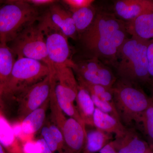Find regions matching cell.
<instances>
[{
    "label": "cell",
    "mask_w": 153,
    "mask_h": 153,
    "mask_svg": "<svg viewBox=\"0 0 153 153\" xmlns=\"http://www.w3.org/2000/svg\"><path fill=\"white\" fill-rule=\"evenodd\" d=\"M125 22L114 14H96L90 26L80 34L82 46L88 58H97L114 67L119 49L128 38Z\"/></svg>",
    "instance_id": "6da1fadb"
},
{
    "label": "cell",
    "mask_w": 153,
    "mask_h": 153,
    "mask_svg": "<svg viewBox=\"0 0 153 153\" xmlns=\"http://www.w3.org/2000/svg\"><path fill=\"white\" fill-rule=\"evenodd\" d=\"M149 42L133 36L127 38L118 51L114 66L119 78L149 89L150 79L147 50Z\"/></svg>",
    "instance_id": "7a4b0ae2"
},
{
    "label": "cell",
    "mask_w": 153,
    "mask_h": 153,
    "mask_svg": "<svg viewBox=\"0 0 153 153\" xmlns=\"http://www.w3.org/2000/svg\"><path fill=\"white\" fill-rule=\"evenodd\" d=\"M115 107L122 123L140 129L143 115L153 99L140 85L119 78L112 87Z\"/></svg>",
    "instance_id": "3957f363"
},
{
    "label": "cell",
    "mask_w": 153,
    "mask_h": 153,
    "mask_svg": "<svg viewBox=\"0 0 153 153\" xmlns=\"http://www.w3.org/2000/svg\"><path fill=\"white\" fill-rule=\"evenodd\" d=\"M38 18L36 7L26 1H8L0 4V43L8 45Z\"/></svg>",
    "instance_id": "277c9868"
},
{
    "label": "cell",
    "mask_w": 153,
    "mask_h": 153,
    "mask_svg": "<svg viewBox=\"0 0 153 153\" xmlns=\"http://www.w3.org/2000/svg\"><path fill=\"white\" fill-rule=\"evenodd\" d=\"M39 18L24 28L10 42L11 45L10 47L17 57H26L42 62L49 67L50 74H52L54 65L48 56L45 37Z\"/></svg>",
    "instance_id": "5b68a950"
},
{
    "label": "cell",
    "mask_w": 153,
    "mask_h": 153,
    "mask_svg": "<svg viewBox=\"0 0 153 153\" xmlns=\"http://www.w3.org/2000/svg\"><path fill=\"white\" fill-rule=\"evenodd\" d=\"M50 74L49 67L42 62L26 57H17L5 88L4 95L17 97Z\"/></svg>",
    "instance_id": "8992f818"
},
{
    "label": "cell",
    "mask_w": 153,
    "mask_h": 153,
    "mask_svg": "<svg viewBox=\"0 0 153 153\" xmlns=\"http://www.w3.org/2000/svg\"><path fill=\"white\" fill-rule=\"evenodd\" d=\"M46 41L49 60L53 65H66L72 67L74 62L70 58L68 38L52 22L48 12L39 19Z\"/></svg>",
    "instance_id": "52a82bcc"
},
{
    "label": "cell",
    "mask_w": 153,
    "mask_h": 153,
    "mask_svg": "<svg viewBox=\"0 0 153 153\" xmlns=\"http://www.w3.org/2000/svg\"><path fill=\"white\" fill-rule=\"evenodd\" d=\"M71 68L76 73L77 81L111 88L117 79L109 67L94 57L74 62Z\"/></svg>",
    "instance_id": "ba28073f"
},
{
    "label": "cell",
    "mask_w": 153,
    "mask_h": 153,
    "mask_svg": "<svg viewBox=\"0 0 153 153\" xmlns=\"http://www.w3.org/2000/svg\"><path fill=\"white\" fill-rule=\"evenodd\" d=\"M53 76L49 74L44 79L34 84L17 96L19 106L18 113L22 120L50 98Z\"/></svg>",
    "instance_id": "9c48e42d"
},
{
    "label": "cell",
    "mask_w": 153,
    "mask_h": 153,
    "mask_svg": "<svg viewBox=\"0 0 153 153\" xmlns=\"http://www.w3.org/2000/svg\"><path fill=\"white\" fill-rule=\"evenodd\" d=\"M49 98L40 107L30 113L19 123L12 126L14 133L22 145L34 140L35 134L44 126Z\"/></svg>",
    "instance_id": "30bf717a"
},
{
    "label": "cell",
    "mask_w": 153,
    "mask_h": 153,
    "mask_svg": "<svg viewBox=\"0 0 153 153\" xmlns=\"http://www.w3.org/2000/svg\"><path fill=\"white\" fill-rule=\"evenodd\" d=\"M64 138V153H82L86 141L85 127L74 119L67 118L61 128Z\"/></svg>",
    "instance_id": "8fae6325"
},
{
    "label": "cell",
    "mask_w": 153,
    "mask_h": 153,
    "mask_svg": "<svg viewBox=\"0 0 153 153\" xmlns=\"http://www.w3.org/2000/svg\"><path fill=\"white\" fill-rule=\"evenodd\" d=\"M117 153H150L153 152L134 128L126 127L125 131L113 140Z\"/></svg>",
    "instance_id": "7c38bea8"
},
{
    "label": "cell",
    "mask_w": 153,
    "mask_h": 153,
    "mask_svg": "<svg viewBox=\"0 0 153 153\" xmlns=\"http://www.w3.org/2000/svg\"><path fill=\"white\" fill-rule=\"evenodd\" d=\"M115 12L127 21L153 13V0H120L114 3Z\"/></svg>",
    "instance_id": "4fadbf2b"
},
{
    "label": "cell",
    "mask_w": 153,
    "mask_h": 153,
    "mask_svg": "<svg viewBox=\"0 0 153 153\" xmlns=\"http://www.w3.org/2000/svg\"><path fill=\"white\" fill-rule=\"evenodd\" d=\"M53 76L55 82L62 88L65 95L70 100L75 101L78 83L73 69L66 65H54Z\"/></svg>",
    "instance_id": "5bb4252c"
},
{
    "label": "cell",
    "mask_w": 153,
    "mask_h": 153,
    "mask_svg": "<svg viewBox=\"0 0 153 153\" xmlns=\"http://www.w3.org/2000/svg\"><path fill=\"white\" fill-rule=\"evenodd\" d=\"M49 16L54 24L67 37L74 38L77 33L72 13L63 8L57 2L49 6Z\"/></svg>",
    "instance_id": "9a60e30c"
},
{
    "label": "cell",
    "mask_w": 153,
    "mask_h": 153,
    "mask_svg": "<svg viewBox=\"0 0 153 153\" xmlns=\"http://www.w3.org/2000/svg\"><path fill=\"white\" fill-rule=\"evenodd\" d=\"M128 34L145 41L153 40V13L125 22Z\"/></svg>",
    "instance_id": "2e32d148"
},
{
    "label": "cell",
    "mask_w": 153,
    "mask_h": 153,
    "mask_svg": "<svg viewBox=\"0 0 153 153\" xmlns=\"http://www.w3.org/2000/svg\"><path fill=\"white\" fill-rule=\"evenodd\" d=\"M94 127L109 134H114L115 137L120 136L126 127L121 122L110 115L105 113L96 108L93 116Z\"/></svg>",
    "instance_id": "e0dca14e"
},
{
    "label": "cell",
    "mask_w": 153,
    "mask_h": 153,
    "mask_svg": "<svg viewBox=\"0 0 153 153\" xmlns=\"http://www.w3.org/2000/svg\"><path fill=\"white\" fill-rule=\"evenodd\" d=\"M0 143L7 153H25L12 126L0 112Z\"/></svg>",
    "instance_id": "ac0fdd59"
},
{
    "label": "cell",
    "mask_w": 153,
    "mask_h": 153,
    "mask_svg": "<svg viewBox=\"0 0 153 153\" xmlns=\"http://www.w3.org/2000/svg\"><path fill=\"white\" fill-rule=\"evenodd\" d=\"M78 91L75 99L76 108L85 126L94 127V105L90 93L82 85L78 84Z\"/></svg>",
    "instance_id": "d6986e66"
},
{
    "label": "cell",
    "mask_w": 153,
    "mask_h": 153,
    "mask_svg": "<svg viewBox=\"0 0 153 153\" xmlns=\"http://www.w3.org/2000/svg\"><path fill=\"white\" fill-rule=\"evenodd\" d=\"M16 56L8 45L0 43V84L4 90L16 60Z\"/></svg>",
    "instance_id": "ffe728a7"
},
{
    "label": "cell",
    "mask_w": 153,
    "mask_h": 153,
    "mask_svg": "<svg viewBox=\"0 0 153 153\" xmlns=\"http://www.w3.org/2000/svg\"><path fill=\"white\" fill-rule=\"evenodd\" d=\"M111 134L106 133L96 128L86 131V141L81 153H97L112 141Z\"/></svg>",
    "instance_id": "44dd1931"
},
{
    "label": "cell",
    "mask_w": 153,
    "mask_h": 153,
    "mask_svg": "<svg viewBox=\"0 0 153 153\" xmlns=\"http://www.w3.org/2000/svg\"><path fill=\"white\" fill-rule=\"evenodd\" d=\"M54 90L56 100L59 106L63 113L69 117L72 118L78 121L82 126L85 127V124L82 121L79 116L76 107L74 102L71 101L65 95L60 85L55 82L54 77Z\"/></svg>",
    "instance_id": "7402d4cb"
},
{
    "label": "cell",
    "mask_w": 153,
    "mask_h": 153,
    "mask_svg": "<svg viewBox=\"0 0 153 153\" xmlns=\"http://www.w3.org/2000/svg\"><path fill=\"white\" fill-rule=\"evenodd\" d=\"M95 9L92 6L72 13L77 33L80 35L90 26L95 18Z\"/></svg>",
    "instance_id": "603a6c76"
},
{
    "label": "cell",
    "mask_w": 153,
    "mask_h": 153,
    "mask_svg": "<svg viewBox=\"0 0 153 153\" xmlns=\"http://www.w3.org/2000/svg\"><path fill=\"white\" fill-rule=\"evenodd\" d=\"M153 99V98H152ZM141 131L143 133L151 149H153V99L143 115Z\"/></svg>",
    "instance_id": "cb8c5ba5"
},
{
    "label": "cell",
    "mask_w": 153,
    "mask_h": 153,
    "mask_svg": "<svg viewBox=\"0 0 153 153\" xmlns=\"http://www.w3.org/2000/svg\"><path fill=\"white\" fill-rule=\"evenodd\" d=\"M49 106L51 110V118L52 123L57 126L61 131L67 118L56 100L54 90V80L52 82V90L50 96Z\"/></svg>",
    "instance_id": "d4e9b609"
},
{
    "label": "cell",
    "mask_w": 153,
    "mask_h": 153,
    "mask_svg": "<svg viewBox=\"0 0 153 153\" xmlns=\"http://www.w3.org/2000/svg\"><path fill=\"white\" fill-rule=\"evenodd\" d=\"M77 82L78 84L83 86L91 94L96 96L102 100L114 104L112 88H108L97 84H91L82 81Z\"/></svg>",
    "instance_id": "484cf974"
},
{
    "label": "cell",
    "mask_w": 153,
    "mask_h": 153,
    "mask_svg": "<svg viewBox=\"0 0 153 153\" xmlns=\"http://www.w3.org/2000/svg\"><path fill=\"white\" fill-rule=\"evenodd\" d=\"M90 94L95 108H98L102 112L110 115L117 119L120 121L114 104L102 100L93 94Z\"/></svg>",
    "instance_id": "4316f807"
},
{
    "label": "cell",
    "mask_w": 153,
    "mask_h": 153,
    "mask_svg": "<svg viewBox=\"0 0 153 153\" xmlns=\"http://www.w3.org/2000/svg\"><path fill=\"white\" fill-rule=\"evenodd\" d=\"M25 153H53L42 137L24 146Z\"/></svg>",
    "instance_id": "83f0119b"
},
{
    "label": "cell",
    "mask_w": 153,
    "mask_h": 153,
    "mask_svg": "<svg viewBox=\"0 0 153 153\" xmlns=\"http://www.w3.org/2000/svg\"><path fill=\"white\" fill-rule=\"evenodd\" d=\"M41 137L44 139L53 153H59V148L48 126H43L41 129Z\"/></svg>",
    "instance_id": "f1b7e54d"
},
{
    "label": "cell",
    "mask_w": 153,
    "mask_h": 153,
    "mask_svg": "<svg viewBox=\"0 0 153 153\" xmlns=\"http://www.w3.org/2000/svg\"><path fill=\"white\" fill-rule=\"evenodd\" d=\"M147 57L148 71L149 75L150 82L149 90L151 92V97L153 96V40L150 41L148 47Z\"/></svg>",
    "instance_id": "f546056e"
},
{
    "label": "cell",
    "mask_w": 153,
    "mask_h": 153,
    "mask_svg": "<svg viewBox=\"0 0 153 153\" xmlns=\"http://www.w3.org/2000/svg\"><path fill=\"white\" fill-rule=\"evenodd\" d=\"M63 3L68 6L71 13L91 6L93 0H64Z\"/></svg>",
    "instance_id": "4dcf8cb0"
},
{
    "label": "cell",
    "mask_w": 153,
    "mask_h": 153,
    "mask_svg": "<svg viewBox=\"0 0 153 153\" xmlns=\"http://www.w3.org/2000/svg\"><path fill=\"white\" fill-rule=\"evenodd\" d=\"M26 1L34 7L50 6L54 3L57 2V1L55 0H26Z\"/></svg>",
    "instance_id": "1f68e13d"
},
{
    "label": "cell",
    "mask_w": 153,
    "mask_h": 153,
    "mask_svg": "<svg viewBox=\"0 0 153 153\" xmlns=\"http://www.w3.org/2000/svg\"><path fill=\"white\" fill-rule=\"evenodd\" d=\"M99 153H117L114 146L113 141L110 142L109 143L101 149V150L99 152Z\"/></svg>",
    "instance_id": "d6a6232c"
},
{
    "label": "cell",
    "mask_w": 153,
    "mask_h": 153,
    "mask_svg": "<svg viewBox=\"0 0 153 153\" xmlns=\"http://www.w3.org/2000/svg\"><path fill=\"white\" fill-rule=\"evenodd\" d=\"M4 95V86L0 84V107L2 104V99Z\"/></svg>",
    "instance_id": "836d02e7"
},
{
    "label": "cell",
    "mask_w": 153,
    "mask_h": 153,
    "mask_svg": "<svg viewBox=\"0 0 153 153\" xmlns=\"http://www.w3.org/2000/svg\"><path fill=\"white\" fill-rule=\"evenodd\" d=\"M0 153H7L4 149L1 143H0Z\"/></svg>",
    "instance_id": "e575fe53"
},
{
    "label": "cell",
    "mask_w": 153,
    "mask_h": 153,
    "mask_svg": "<svg viewBox=\"0 0 153 153\" xmlns=\"http://www.w3.org/2000/svg\"><path fill=\"white\" fill-rule=\"evenodd\" d=\"M150 153H153V152H152Z\"/></svg>",
    "instance_id": "d590c367"
},
{
    "label": "cell",
    "mask_w": 153,
    "mask_h": 153,
    "mask_svg": "<svg viewBox=\"0 0 153 153\" xmlns=\"http://www.w3.org/2000/svg\"><path fill=\"white\" fill-rule=\"evenodd\" d=\"M152 97V98L153 99V97Z\"/></svg>",
    "instance_id": "8d00e7d4"
},
{
    "label": "cell",
    "mask_w": 153,
    "mask_h": 153,
    "mask_svg": "<svg viewBox=\"0 0 153 153\" xmlns=\"http://www.w3.org/2000/svg\"></svg>",
    "instance_id": "74e56055"
},
{
    "label": "cell",
    "mask_w": 153,
    "mask_h": 153,
    "mask_svg": "<svg viewBox=\"0 0 153 153\" xmlns=\"http://www.w3.org/2000/svg\"></svg>",
    "instance_id": "f35d334b"
}]
</instances>
